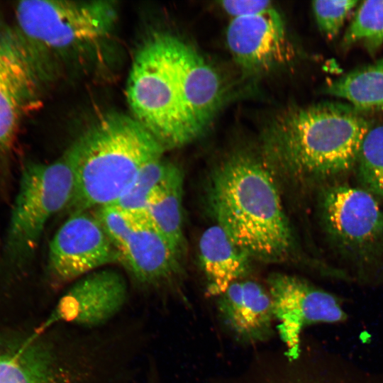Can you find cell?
I'll list each match as a JSON object with an SVG mask.
<instances>
[{
    "label": "cell",
    "instance_id": "cell-7",
    "mask_svg": "<svg viewBox=\"0 0 383 383\" xmlns=\"http://www.w3.org/2000/svg\"><path fill=\"white\" fill-rule=\"evenodd\" d=\"M322 223L338 252L360 267L383 256V211L376 198L347 184L327 187L321 196Z\"/></svg>",
    "mask_w": 383,
    "mask_h": 383
},
{
    "label": "cell",
    "instance_id": "cell-8",
    "mask_svg": "<svg viewBox=\"0 0 383 383\" xmlns=\"http://www.w3.org/2000/svg\"><path fill=\"white\" fill-rule=\"evenodd\" d=\"M47 82L14 26L0 17V151L13 144L26 114Z\"/></svg>",
    "mask_w": 383,
    "mask_h": 383
},
{
    "label": "cell",
    "instance_id": "cell-25",
    "mask_svg": "<svg viewBox=\"0 0 383 383\" xmlns=\"http://www.w3.org/2000/svg\"><path fill=\"white\" fill-rule=\"evenodd\" d=\"M220 6L232 18L255 16L274 9L271 1L258 0L222 1Z\"/></svg>",
    "mask_w": 383,
    "mask_h": 383
},
{
    "label": "cell",
    "instance_id": "cell-17",
    "mask_svg": "<svg viewBox=\"0 0 383 383\" xmlns=\"http://www.w3.org/2000/svg\"><path fill=\"white\" fill-rule=\"evenodd\" d=\"M199 259L207 279V294L220 296L250 270L251 258L218 225L206 229L199 242Z\"/></svg>",
    "mask_w": 383,
    "mask_h": 383
},
{
    "label": "cell",
    "instance_id": "cell-18",
    "mask_svg": "<svg viewBox=\"0 0 383 383\" xmlns=\"http://www.w3.org/2000/svg\"><path fill=\"white\" fill-rule=\"evenodd\" d=\"M323 91L364 113L383 109V57L331 80Z\"/></svg>",
    "mask_w": 383,
    "mask_h": 383
},
{
    "label": "cell",
    "instance_id": "cell-15",
    "mask_svg": "<svg viewBox=\"0 0 383 383\" xmlns=\"http://www.w3.org/2000/svg\"><path fill=\"white\" fill-rule=\"evenodd\" d=\"M71 366L55 348L32 337L23 342L0 338V383H73Z\"/></svg>",
    "mask_w": 383,
    "mask_h": 383
},
{
    "label": "cell",
    "instance_id": "cell-5",
    "mask_svg": "<svg viewBox=\"0 0 383 383\" xmlns=\"http://www.w3.org/2000/svg\"><path fill=\"white\" fill-rule=\"evenodd\" d=\"M126 93L133 117L165 150L184 146L201 134L182 96L172 34H154L141 45L132 63Z\"/></svg>",
    "mask_w": 383,
    "mask_h": 383
},
{
    "label": "cell",
    "instance_id": "cell-2",
    "mask_svg": "<svg viewBox=\"0 0 383 383\" xmlns=\"http://www.w3.org/2000/svg\"><path fill=\"white\" fill-rule=\"evenodd\" d=\"M372 122L349 103L326 101L287 108L262 136V157L271 169L296 179H321L355 167Z\"/></svg>",
    "mask_w": 383,
    "mask_h": 383
},
{
    "label": "cell",
    "instance_id": "cell-23",
    "mask_svg": "<svg viewBox=\"0 0 383 383\" xmlns=\"http://www.w3.org/2000/svg\"><path fill=\"white\" fill-rule=\"evenodd\" d=\"M96 209L95 216L116 250L122 245L143 216H133L114 204Z\"/></svg>",
    "mask_w": 383,
    "mask_h": 383
},
{
    "label": "cell",
    "instance_id": "cell-11",
    "mask_svg": "<svg viewBox=\"0 0 383 383\" xmlns=\"http://www.w3.org/2000/svg\"><path fill=\"white\" fill-rule=\"evenodd\" d=\"M226 41L235 64L252 75L284 66L296 54L283 18L274 8L255 16L232 18Z\"/></svg>",
    "mask_w": 383,
    "mask_h": 383
},
{
    "label": "cell",
    "instance_id": "cell-22",
    "mask_svg": "<svg viewBox=\"0 0 383 383\" xmlns=\"http://www.w3.org/2000/svg\"><path fill=\"white\" fill-rule=\"evenodd\" d=\"M361 44L370 54L383 45V0L362 1L347 28L343 45Z\"/></svg>",
    "mask_w": 383,
    "mask_h": 383
},
{
    "label": "cell",
    "instance_id": "cell-1",
    "mask_svg": "<svg viewBox=\"0 0 383 383\" xmlns=\"http://www.w3.org/2000/svg\"><path fill=\"white\" fill-rule=\"evenodd\" d=\"M209 209L231 240L252 259L286 260L296 241L272 170L248 152L234 153L210 176Z\"/></svg>",
    "mask_w": 383,
    "mask_h": 383
},
{
    "label": "cell",
    "instance_id": "cell-24",
    "mask_svg": "<svg viewBox=\"0 0 383 383\" xmlns=\"http://www.w3.org/2000/svg\"><path fill=\"white\" fill-rule=\"evenodd\" d=\"M358 3L355 0L314 1L312 9L318 27L326 38H335L349 12Z\"/></svg>",
    "mask_w": 383,
    "mask_h": 383
},
{
    "label": "cell",
    "instance_id": "cell-12",
    "mask_svg": "<svg viewBox=\"0 0 383 383\" xmlns=\"http://www.w3.org/2000/svg\"><path fill=\"white\" fill-rule=\"evenodd\" d=\"M127 297L128 284L121 272H91L73 282L35 335L59 322L86 328L102 326L122 309Z\"/></svg>",
    "mask_w": 383,
    "mask_h": 383
},
{
    "label": "cell",
    "instance_id": "cell-21",
    "mask_svg": "<svg viewBox=\"0 0 383 383\" xmlns=\"http://www.w3.org/2000/svg\"><path fill=\"white\" fill-rule=\"evenodd\" d=\"M355 167L360 188L376 199H383V123L370 126Z\"/></svg>",
    "mask_w": 383,
    "mask_h": 383
},
{
    "label": "cell",
    "instance_id": "cell-6",
    "mask_svg": "<svg viewBox=\"0 0 383 383\" xmlns=\"http://www.w3.org/2000/svg\"><path fill=\"white\" fill-rule=\"evenodd\" d=\"M74 186L73 169L64 155L24 166L3 248L6 270L19 273L28 267L47 222L68 206Z\"/></svg>",
    "mask_w": 383,
    "mask_h": 383
},
{
    "label": "cell",
    "instance_id": "cell-19",
    "mask_svg": "<svg viewBox=\"0 0 383 383\" xmlns=\"http://www.w3.org/2000/svg\"><path fill=\"white\" fill-rule=\"evenodd\" d=\"M183 174L179 169L149 202L145 214L182 259L186 250L182 226Z\"/></svg>",
    "mask_w": 383,
    "mask_h": 383
},
{
    "label": "cell",
    "instance_id": "cell-3",
    "mask_svg": "<svg viewBox=\"0 0 383 383\" xmlns=\"http://www.w3.org/2000/svg\"><path fill=\"white\" fill-rule=\"evenodd\" d=\"M165 151L133 117L117 113L101 116L64 154L74 174L68 210L114 204L140 170Z\"/></svg>",
    "mask_w": 383,
    "mask_h": 383
},
{
    "label": "cell",
    "instance_id": "cell-20",
    "mask_svg": "<svg viewBox=\"0 0 383 383\" xmlns=\"http://www.w3.org/2000/svg\"><path fill=\"white\" fill-rule=\"evenodd\" d=\"M179 169L163 157L149 162L113 204L133 216L145 215L150 200Z\"/></svg>",
    "mask_w": 383,
    "mask_h": 383
},
{
    "label": "cell",
    "instance_id": "cell-13",
    "mask_svg": "<svg viewBox=\"0 0 383 383\" xmlns=\"http://www.w3.org/2000/svg\"><path fill=\"white\" fill-rule=\"evenodd\" d=\"M172 48L184 105L202 133L223 101L225 91L222 79L194 48L173 35Z\"/></svg>",
    "mask_w": 383,
    "mask_h": 383
},
{
    "label": "cell",
    "instance_id": "cell-14",
    "mask_svg": "<svg viewBox=\"0 0 383 383\" xmlns=\"http://www.w3.org/2000/svg\"><path fill=\"white\" fill-rule=\"evenodd\" d=\"M116 251L118 262L141 286L161 287L180 272L181 258L146 214Z\"/></svg>",
    "mask_w": 383,
    "mask_h": 383
},
{
    "label": "cell",
    "instance_id": "cell-9",
    "mask_svg": "<svg viewBox=\"0 0 383 383\" xmlns=\"http://www.w3.org/2000/svg\"><path fill=\"white\" fill-rule=\"evenodd\" d=\"M116 261L117 252L96 216L77 211L52 238L47 268L51 281L61 286Z\"/></svg>",
    "mask_w": 383,
    "mask_h": 383
},
{
    "label": "cell",
    "instance_id": "cell-10",
    "mask_svg": "<svg viewBox=\"0 0 383 383\" xmlns=\"http://www.w3.org/2000/svg\"><path fill=\"white\" fill-rule=\"evenodd\" d=\"M279 334L290 360L300 353L303 328L314 323H336L345 318L337 299L303 279L276 273L268 279Z\"/></svg>",
    "mask_w": 383,
    "mask_h": 383
},
{
    "label": "cell",
    "instance_id": "cell-4",
    "mask_svg": "<svg viewBox=\"0 0 383 383\" xmlns=\"http://www.w3.org/2000/svg\"><path fill=\"white\" fill-rule=\"evenodd\" d=\"M16 30L48 80L55 66L98 53L110 40L118 17L111 1L29 0L15 10Z\"/></svg>",
    "mask_w": 383,
    "mask_h": 383
},
{
    "label": "cell",
    "instance_id": "cell-16",
    "mask_svg": "<svg viewBox=\"0 0 383 383\" xmlns=\"http://www.w3.org/2000/svg\"><path fill=\"white\" fill-rule=\"evenodd\" d=\"M219 296L220 313L238 338L255 342L270 335L274 318L272 301L270 293L260 284L237 280Z\"/></svg>",
    "mask_w": 383,
    "mask_h": 383
}]
</instances>
